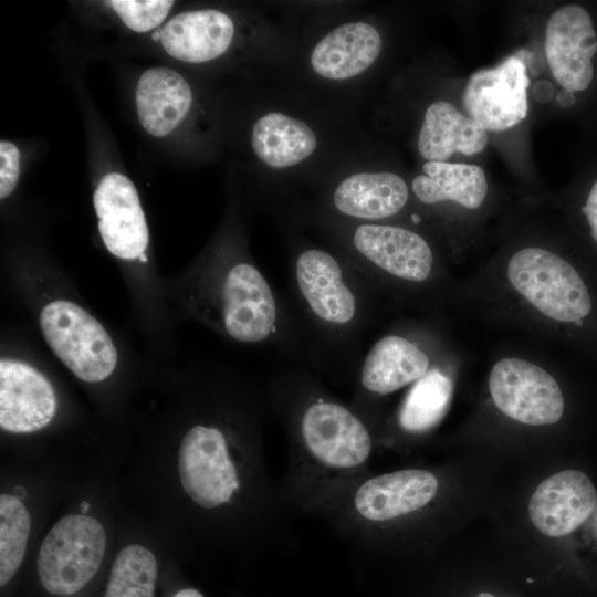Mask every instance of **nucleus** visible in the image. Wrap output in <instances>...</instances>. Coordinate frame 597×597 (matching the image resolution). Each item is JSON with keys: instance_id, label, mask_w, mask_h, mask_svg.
<instances>
[{"instance_id": "32", "label": "nucleus", "mask_w": 597, "mask_h": 597, "mask_svg": "<svg viewBox=\"0 0 597 597\" xmlns=\"http://www.w3.org/2000/svg\"><path fill=\"white\" fill-rule=\"evenodd\" d=\"M526 580H527L528 583H532V582H533V579H532V578H527Z\"/></svg>"}, {"instance_id": "20", "label": "nucleus", "mask_w": 597, "mask_h": 597, "mask_svg": "<svg viewBox=\"0 0 597 597\" xmlns=\"http://www.w3.org/2000/svg\"><path fill=\"white\" fill-rule=\"evenodd\" d=\"M251 144L263 164L273 169H285L306 160L315 151L317 138L305 122L270 112L254 123Z\"/></svg>"}, {"instance_id": "23", "label": "nucleus", "mask_w": 597, "mask_h": 597, "mask_svg": "<svg viewBox=\"0 0 597 597\" xmlns=\"http://www.w3.org/2000/svg\"><path fill=\"white\" fill-rule=\"evenodd\" d=\"M31 530L30 514L14 495L0 496V586L7 588L22 565Z\"/></svg>"}, {"instance_id": "15", "label": "nucleus", "mask_w": 597, "mask_h": 597, "mask_svg": "<svg viewBox=\"0 0 597 597\" xmlns=\"http://www.w3.org/2000/svg\"><path fill=\"white\" fill-rule=\"evenodd\" d=\"M406 181L388 171L349 175L334 188L331 210L353 222H378L398 214L407 205Z\"/></svg>"}, {"instance_id": "13", "label": "nucleus", "mask_w": 597, "mask_h": 597, "mask_svg": "<svg viewBox=\"0 0 597 597\" xmlns=\"http://www.w3.org/2000/svg\"><path fill=\"white\" fill-rule=\"evenodd\" d=\"M56 411V398L49 380L31 365L10 359L0 362V426L27 433L48 426Z\"/></svg>"}, {"instance_id": "21", "label": "nucleus", "mask_w": 597, "mask_h": 597, "mask_svg": "<svg viewBox=\"0 0 597 597\" xmlns=\"http://www.w3.org/2000/svg\"><path fill=\"white\" fill-rule=\"evenodd\" d=\"M423 174L415 177L411 187L425 205L454 201L469 209L479 208L488 193L483 169L476 165L427 161Z\"/></svg>"}, {"instance_id": "6", "label": "nucleus", "mask_w": 597, "mask_h": 597, "mask_svg": "<svg viewBox=\"0 0 597 597\" xmlns=\"http://www.w3.org/2000/svg\"><path fill=\"white\" fill-rule=\"evenodd\" d=\"M106 547L102 524L84 514L60 519L36 558V582L46 597H80L101 568Z\"/></svg>"}, {"instance_id": "10", "label": "nucleus", "mask_w": 597, "mask_h": 597, "mask_svg": "<svg viewBox=\"0 0 597 597\" xmlns=\"http://www.w3.org/2000/svg\"><path fill=\"white\" fill-rule=\"evenodd\" d=\"M528 85L525 62L517 55L509 56L498 66L470 76L463 92V107L485 130H506L527 115Z\"/></svg>"}, {"instance_id": "7", "label": "nucleus", "mask_w": 597, "mask_h": 597, "mask_svg": "<svg viewBox=\"0 0 597 597\" xmlns=\"http://www.w3.org/2000/svg\"><path fill=\"white\" fill-rule=\"evenodd\" d=\"M40 326L51 349L80 379L97 383L115 369L117 350L108 333L80 305L66 300L46 304Z\"/></svg>"}, {"instance_id": "28", "label": "nucleus", "mask_w": 597, "mask_h": 597, "mask_svg": "<svg viewBox=\"0 0 597 597\" xmlns=\"http://www.w3.org/2000/svg\"><path fill=\"white\" fill-rule=\"evenodd\" d=\"M557 103L563 107V108H568L570 107L574 103H575V94L574 92H570V91H567V90H562L558 94H557Z\"/></svg>"}, {"instance_id": "25", "label": "nucleus", "mask_w": 597, "mask_h": 597, "mask_svg": "<svg viewBox=\"0 0 597 597\" xmlns=\"http://www.w3.org/2000/svg\"><path fill=\"white\" fill-rule=\"evenodd\" d=\"M20 174V151L8 140L0 142V198L4 199L14 189Z\"/></svg>"}, {"instance_id": "30", "label": "nucleus", "mask_w": 597, "mask_h": 597, "mask_svg": "<svg viewBox=\"0 0 597 597\" xmlns=\"http://www.w3.org/2000/svg\"><path fill=\"white\" fill-rule=\"evenodd\" d=\"M81 507H82V511L85 512V511L88 509V503H87V502H83L82 505H81Z\"/></svg>"}, {"instance_id": "26", "label": "nucleus", "mask_w": 597, "mask_h": 597, "mask_svg": "<svg viewBox=\"0 0 597 597\" xmlns=\"http://www.w3.org/2000/svg\"><path fill=\"white\" fill-rule=\"evenodd\" d=\"M553 86L547 81H540L533 87V95L541 103L549 101L553 96Z\"/></svg>"}, {"instance_id": "2", "label": "nucleus", "mask_w": 597, "mask_h": 597, "mask_svg": "<svg viewBox=\"0 0 597 597\" xmlns=\"http://www.w3.org/2000/svg\"><path fill=\"white\" fill-rule=\"evenodd\" d=\"M290 300L313 369L337 385L355 380L363 338L375 318L377 287L339 250L296 244L289 260Z\"/></svg>"}, {"instance_id": "4", "label": "nucleus", "mask_w": 597, "mask_h": 597, "mask_svg": "<svg viewBox=\"0 0 597 597\" xmlns=\"http://www.w3.org/2000/svg\"><path fill=\"white\" fill-rule=\"evenodd\" d=\"M339 251L377 287L384 282L423 285L432 275L429 243L407 228L379 222L336 224Z\"/></svg>"}, {"instance_id": "14", "label": "nucleus", "mask_w": 597, "mask_h": 597, "mask_svg": "<svg viewBox=\"0 0 597 597\" xmlns=\"http://www.w3.org/2000/svg\"><path fill=\"white\" fill-rule=\"evenodd\" d=\"M596 501V490L585 473L564 470L538 484L528 514L540 532L559 537L576 530L590 515Z\"/></svg>"}, {"instance_id": "19", "label": "nucleus", "mask_w": 597, "mask_h": 597, "mask_svg": "<svg viewBox=\"0 0 597 597\" xmlns=\"http://www.w3.org/2000/svg\"><path fill=\"white\" fill-rule=\"evenodd\" d=\"M486 145V130L452 104L438 101L427 108L418 137V150L427 161H446L454 153L474 155Z\"/></svg>"}, {"instance_id": "18", "label": "nucleus", "mask_w": 597, "mask_h": 597, "mask_svg": "<svg viewBox=\"0 0 597 597\" xmlns=\"http://www.w3.org/2000/svg\"><path fill=\"white\" fill-rule=\"evenodd\" d=\"M192 102L186 80L167 67H153L139 77L136 88L137 115L150 135H168L187 115Z\"/></svg>"}, {"instance_id": "16", "label": "nucleus", "mask_w": 597, "mask_h": 597, "mask_svg": "<svg viewBox=\"0 0 597 597\" xmlns=\"http://www.w3.org/2000/svg\"><path fill=\"white\" fill-rule=\"evenodd\" d=\"M383 40L368 22L343 23L325 34L314 46L310 62L324 78L344 81L363 74L377 60Z\"/></svg>"}, {"instance_id": "3", "label": "nucleus", "mask_w": 597, "mask_h": 597, "mask_svg": "<svg viewBox=\"0 0 597 597\" xmlns=\"http://www.w3.org/2000/svg\"><path fill=\"white\" fill-rule=\"evenodd\" d=\"M178 472L182 490L203 511H218L249 496L265 511L289 520L279 482L268 473L262 440L239 447L230 429L196 423L181 439Z\"/></svg>"}, {"instance_id": "29", "label": "nucleus", "mask_w": 597, "mask_h": 597, "mask_svg": "<svg viewBox=\"0 0 597 597\" xmlns=\"http://www.w3.org/2000/svg\"><path fill=\"white\" fill-rule=\"evenodd\" d=\"M478 597H494V596L490 593H480Z\"/></svg>"}, {"instance_id": "31", "label": "nucleus", "mask_w": 597, "mask_h": 597, "mask_svg": "<svg viewBox=\"0 0 597 597\" xmlns=\"http://www.w3.org/2000/svg\"><path fill=\"white\" fill-rule=\"evenodd\" d=\"M139 260H140L142 262H146V261H147V256L145 255V253L142 254V255L139 256Z\"/></svg>"}, {"instance_id": "5", "label": "nucleus", "mask_w": 597, "mask_h": 597, "mask_svg": "<svg viewBox=\"0 0 597 597\" xmlns=\"http://www.w3.org/2000/svg\"><path fill=\"white\" fill-rule=\"evenodd\" d=\"M507 276L519 293L554 321L583 329L594 315L595 297L583 273L551 251H517L509 262Z\"/></svg>"}, {"instance_id": "12", "label": "nucleus", "mask_w": 597, "mask_h": 597, "mask_svg": "<svg viewBox=\"0 0 597 597\" xmlns=\"http://www.w3.org/2000/svg\"><path fill=\"white\" fill-rule=\"evenodd\" d=\"M93 201L107 250L124 260L139 259L148 245V228L134 184L122 174H107Z\"/></svg>"}, {"instance_id": "17", "label": "nucleus", "mask_w": 597, "mask_h": 597, "mask_svg": "<svg viewBox=\"0 0 597 597\" xmlns=\"http://www.w3.org/2000/svg\"><path fill=\"white\" fill-rule=\"evenodd\" d=\"M234 35L231 18L213 9L176 14L161 30V44L172 57L188 63H203L221 56Z\"/></svg>"}, {"instance_id": "1", "label": "nucleus", "mask_w": 597, "mask_h": 597, "mask_svg": "<svg viewBox=\"0 0 597 597\" xmlns=\"http://www.w3.org/2000/svg\"><path fill=\"white\" fill-rule=\"evenodd\" d=\"M265 392L287 441V467L279 481L281 498L292 514L314 515L369 472L375 431L311 369L294 366L274 373Z\"/></svg>"}, {"instance_id": "11", "label": "nucleus", "mask_w": 597, "mask_h": 597, "mask_svg": "<svg viewBox=\"0 0 597 597\" xmlns=\"http://www.w3.org/2000/svg\"><path fill=\"white\" fill-rule=\"evenodd\" d=\"M597 35L583 7L567 4L556 10L545 30V54L554 78L564 90H586L594 76Z\"/></svg>"}, {"instance_id": "24", "label": "nucleus", "mask_w": 597, "mask_h": 597, "mask_svg": "<svg viewBox=\"0 0 597 597\" xmlns=\"http://www.w3.org/2000/svg\"><path fill=\"white\" fill-rule=\"evenodd\" d=\"M107 3L136 32H146L159 25L174 6L170 0H112Z\"/></svg>"}, {"instance_id": "27", "label": "nucleus", "mask_w": 597, "mask_h": 597, "mask_svg": "<svg viewBox=\"0 0 597 597\" xmlns=\"http://www.w3.org/2000/svg\"><path fill=\"white\" fill-rule=\"evenodd\" d=\"M169 597H206L199 589L192 586H180L171 591Z\"/></svg>"}, {"instance_id": "8", "label": "nucleus", "mask_w": 597, "mask_h": 597, "mask_svg": "<svg viewBox=\"0 0 597 597\" xmlns=\"http://www.w3.org/2000/svg\"><path fill=\"white\" fill-rule=\"evenodd\" d=\"M430 363L428 352L415 339L399 333L380 336L362 358L350 406L374 430L375 401L420 379L430 370Z\"/></svg>"}, {"instance_id": "9", "label": "nucleus", "mask_w": 597, "mask_h": 597, "mask_svg": "<svg viewBox=\"0 0 597 597\" xmlns=\"http://www.w3.org/2000/svg\"><path fill=\"white\" fill-rule=\"evenodd\" d=\"M489 387L495 406L522 423L551 425L564 413V396L556 379L527 360H499L491 370Z\"/></svg>"}, {"instance_id": "22", "label": "nucleus", "mask_w": 597, "mask_h": 597, "mask_svg": "<svg viewBox=\"0 0 597 597\" xmlns=\"http://www.w3.org/2000/svg\"><path fill=\"white\" fill-rule=\"evenodd\" d=\"M453 385L438 368L413 383L396 415L397 427L408 434H422L433 429L447 413Z\"/></svg>"}]
</instances>
